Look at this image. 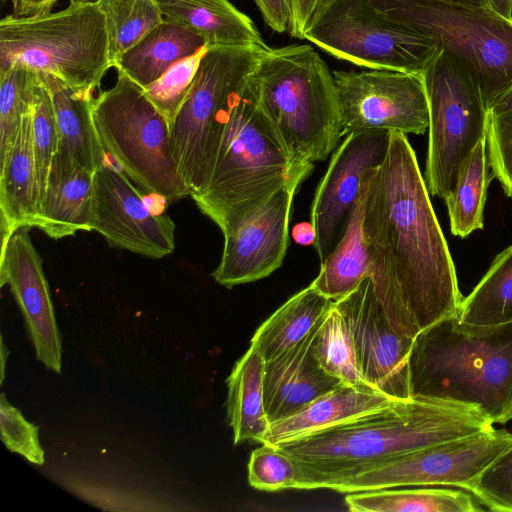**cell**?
Listing matches in <instances>:
<instances>
[{
	"label": "cell",
	"instance_id": "obj_36",
	"mask_svg": "<svg viewBox=\"0 0 512 512\" xmlns=\"http://www.w3.org/2000/svg\"><path fill=\"white\" fill-rule=\"evenodd\" d=\"M206 52L205 46L174 64L153 83L142 87L146 97L167 119L170 126L192 88Z\"/></svg>",
	"mask_w": 512,
	"mask_h": 512
},
{
	"label": "cell",
	"instance_id": "obj_45",
	"mask_svg": "<svg viewBox=\"0 0 512 512\" xmlns=\"http://www.w3.org/2000/svg\"><path fill=\"white\" fill-rule=\"evenodd\" d=\"M512 110V86L498 96L488 109L491 113H502Z\"/></svg>",
	"mask_w": 512,
	"mask_h": 512
},
{
	"label": "cell",
	"instance_id": "obj_46",
	"mask_svg": "<svg viewBox=\"0 0 512 512\" xmlns=\"http://www.w3.org/2000/svg\"><path fill=\"white\" fill-rule=\"evenodd\" d=\"M488 8L508 20H512V0H486Z\"/></svg>",
	"mask_w": 512,
	"mask_h": 512
},
{
	"label": "cell",
	"instance_id": "obj_13",
	"mask_svg": "<svg viewBox=\"0 0 512 512\" xmlns=\"http://www.w3.org/2000/svg\"><path fill=\"white\" fill-rule=\"evenodd\" d=\"M342 137L352 132L424 134L429 109L422 73L396 70L333 72Z\"/></svg>",
	"mask_w": 512,
	"mask_h": 512
},
{
	"label": "cell",
	"instance_id": "obj_20",
	"mask_svg": "<svg viewBox=\"0 0 512 512\" xmlns=\"http://www.w3.org/2000/svg\"><path fill=\"white\" fill-rule=\"evenodd\" d=\"M94 173L58 146L35 227L58 240L91 231Z\"/></svg>",
	"mask_w": 512,
	"mask_h": 512
},
{
	"label": "cell",
	"instance_id": "obj_18",
	"mask_svg": "<svg viewBox=\"0 0 512 512\" xmlns=\"http://www.w3.org/2000/svg\"><path fill=\"white\" fill-rule=\"evenodd\" d=\"M5 284L22 312L37 359L60 373L62 337L42 260L27 228H19L1 241L0 285Z\"/></svg>",
	"mask_w": 512,
	"mask_h": 512
},
{
	"label": "cell",
	"instance_id": "obj_41",
	"mask_svg": "<svg viewBox=\"0 0 512 512\" xmlns=\"http://www.w3.org/2000/svg\"><path fill=\"white\" fill-rule=\"evenodd\" d=\"M326 0H288L290 8L289 33L304 39Z\"/></svg>",
	"mask_w": 512,
	"mask_h": 512
},
{
	"label": "cell",
	"instance_id": "obj_8",
	"mask_svg": "<svg viewBox=\"0 0 512 512\" xmlns=\"http://www.w3.org/2000/svg\"><path fill=\"white\" fill-rule=\"evenodd\" d=\"M370 1L461 59L476 75L488 109L512 86V20L488 7L443 0Z\"/></svg>",
	"mask_w": 512,
	"mask_h": 512
},
{
	"label": "cell",
	"instance_id": "obj_31",
	"mask_svg": "<svg viewBox=\"0 0 512 512\" xmlns=\"http://www.w3.org/2000/svg\"><path fill=\"white\" fill-rule=\"evenodd\" d=\"M486 137L464 163L454 190L444 201L453 235L465 238L483 228V212L490 182Z\"/></svg>",
	"mask_w": 512,
	"mask_h": 512
},
{
	"label": "cell",
	"instance_id": "obj_5",
	"mask_svg": "<svg viewBox=\"0 0 512 512\" xmlns=\"http://www.w3.org/2000/svg\"><path fill=\"white\" fill-rule=\"evenodd\" d=\"M246 86L297 163L325 160L342 137L333 72L308 44L261 54Z\"/></svg>",
	"mask_w": 512,
	"mask_h": 512
},
{
	"label": "cell",
	"instance_id": "obj_2",
	"mask_svg": "<svg viewBox=\"0 0 512 512\" xmlns=\"http://www.w3.org/2000/svg\"><path fill=\"white\" fill-rule=\"evenodd\" d=\"M493 428L475 408L423 397L278 445L297 469L295 489H331L409 452Z\"/></svg>",
	"mask_w": 512,
	"mask_h": 512
},
{
	"label": "cell",
	"instance_id": "obj_48",
	"mask_svg": "<svg viewBox=\"0 0 512 512\" xmlns=\"http://www.w3.org/2000/svg\"><path fill=\"white\" fill-rule=\"evenodd\" d=\"M8 350L6 349V347L4 346V343L1 339V359H2V363H1V383L3 382V379H4V368H5V361H6V357L8 356Z\"/></svg>",
	"mask_w": 512,
	"mask_h": 512
},
{
	"label": "cell",
	"instance_id": "obj_19",
	"mask_svg": "<svg viewBox=\"0 0 512 512\" xmlns=\"http://www.w3.org/2000/svg\"><path fill=\"white\" fill-rule=\"evenodd\" d=\"M321 323L294 347L266 361L264 406L270 423L298 412L342 383L328 374L315 356Z\"/></svg>",
	"mask_w": 512,
	"mask_h": 512
},
{
	"label": "cell",
	"instance_id": "obj_4",
	"mask_svg": "<svg viewBox=\"0 0 512 512\" xmlns=\"http://www.w3.org/2000/svg\"><path fill=\"white\" fill-rule=\"evenodd\" d=\"M313 163H297L246 82L235 96L211 174L192 199L226 233Z\"/></svg>",
	"mask_w": 512,
	"mask_h": 512
},
{
	"label": "cell",
	"instance_id": "obj_11",
	"mask_svg": "<svg viewBox=\"0 0 512 512\" xmlns=\"http://www.w3.org/2000/svg\"><path fill=\"white\" fill-rule=\"evenodd\" d=\"M304 39L337 59L374 70L422 73L440 50L370 0H326Z\"/></svg>",
	"mask_w": 512,
	"mask_h": 512
},
{
	"label": "cell",
	"instance_id": "obj_15",
	"mask_svg": "<svg viewBox=\"0 0 512 512\" xmlns=\"http://www.w3.org/2000/svg\"><path fill=\"white\" fill-rule=\"evenodd\" d=\"M309 172L298 174L274 192L255 212L224 233L214 280L231 288L271 275L283 263L293 199Z\"/></svg>",
	"mask_w": 512,
	"mask_h": 512
},
{
	"label": "cell",
	"instance_id": "obj_1",
	"mask_svg": "<svg viewBox=\"0 0 512 512\" xmlns=\"http://www.w3.org/2000/svg\"><path fill=\"white\" fill-rule=\"evenodd\" d=\"M362 229L375 294L396 332L415 339L458 314L464 298L455 265L404 133L390 132L369 179Z\"/></svg>",
	"mask_w": 512,
	"mask_h": 512
},
{
	"label": "cell",
	"instance_id": "obj_47",
	"mask_svg": "<svg viewBox=\"0 0 512 512\" xmlns=\"http://www.w3.org/2000/svg\"><path fill=\"white\" fill-rule=\"evenodd\" d=\"M443 1H449L459 4H466L471 6H478V7H488L486 0H443Z\"/></svg>",
	"mask_w": 512,
	"mask_h": 512
},
{
	"label": "cell",
	"instance_id": "obj_6",
	"mask_svg": "<svg viewBox=\"0 0 512 512\" xmlns=\"http://www.w3.org/2000/svg\"><path fill=\"white\" fill-rule=\"evenodd\" d=\"M23 65L93 92L110 69L105 16L96 1L61 11L0 21V69Z\"/></svg>",
	"mask_w": 512,
	"mask_h": 512
},
{
	"label": "cell",
	"instance_id": "obj_42",
	"mask_svg": "<svg viewBox=\"0 0 512 512\" xmlns=\"http://www.w3.org/2000/svg\"><path fill=\"white\" fill-rule=\"evenodd\" d=\"M265 23L274 31H288L290 8L288 0H254Z\"/></svg>",
	"mask_w": 512,
	"mask_h": 512
},
{
	"label": "cell",
	"instance_id": "obj_44",
	"mask_svg": "<svg viewBox=\"0 0 512 512\" xmlns=\"http://www.w3.org/2000/svg\"><path fill=\"white\" fill-rule=\"evenodd\" d=\"M293 238L298 244L313 245L315 235L311 223H301L296 225L293 230Z\"/></svg>",
	"mask_w": 512,
	"mask_h": 512
},
{
	"label": "cell",
	"instance_id": "obj_7",
	"mask_svg": "<svg viewBox=\"0 0 512 512\" xmlns=\"http://www.w3.org/2000/svg\"><path fill=\"white\" fill-rule=\"evenodd\" d=\"M92 116L105 153L145 193L169 203L190 196L172 154L170 124L141 86L117 71L115 85L94 98Z\"/></svg>",
	"mask_w": 512,
	"mask_h": 512
},
{
	"label": "cell",
	"instance_id": "obj_24",
	"mask_svg": "<svg viewBox=\"0 0 512 512\" xmlns=\"http://www.w3.org/2000/svg\"><path fill=\"white\" fill-rule=\"evenodd\" d=\"M48 88L57 122L58 146L91 172L105 162L92 116L93 92L79 91L57 77L38 73Z\"/></svg>",
	"mask_w": 512,
	"mask_h": 512
},
{
	"label": "cell",
	"instance_id": "obj_16",
	"mask_svg": "<svg viewBox=\"0 0 512 512\" xmlns=\"http://www.w3.org/2000/svg\"><path fill=\"white\" fill-rule=\"evenodd\" d=\"M351 332L367 382L392 399L412 397L409 358L414 339L396 332L378 301L372 278L334 302Z\"/></svg>",
	"mask_w": 512,
	"mask_h": 512
},
{
	"label": "cell",
	"instance_id": "obj_33",
	"mask_svg": "<svg viewBox=\"0 0 512 512\" xmlns=\"http://www.w3.org/2000/svg\"><path fill=\"white\" fill-rule=\"evenodd\" d=\"M314 352L320 366L342 383L376 390L361 371L351 332L335 305L319 327Z\"/></svg>",
	"mask_w": 512,
	"mask_h": 512
},
{
	"label": "cell",
	"instance_id": "obj_50",
	"mask_svg": "<svg viewBox=\"0 0 512 512\" xmlns=\"http://www.w3.org/2000/svg\"><path fill=\"white\" fill-rule=\"evenodd\" d=\"M6 0H1L2 4L5 2Z\"/></svg>",
	"mask_w": 512,
	"mask_h": 512
},
{
	"label": "cell",
	"instance_id": "obj_17",
	"mask_svg": "<svg viewBox=\"0 0 512 512\" xmlns=\"http://www.w3.org/2000/svg\"><path fill=\"white\" fill-rule=\"evenodd\" d=\"M174 222L150 210L127 175L104 162L94 172L92 230L112 247L153 259L175 248Z\"/></svg>",
	"mask_w": 512,
	"mask_h": 512
},
{
	"label": "cell",
	"instance_id": "obj_12",
	"mask_svg": "<svg viewBox=\"0 0 512 512\" xmlns=\"http://www.w3.org/2000/svg\"><path fill=\"white\" fill-rule=\"evenodd\" d=\"M511 444V433L505 429L491 428L401 455L350 478L334 491L352 493L435 485H450L465 490Z\"/></svg>",
	"mask_w": 512,
	"mask_h": 512
},
{
	"label": "cell",
	"instance_id": "obj_22",
	"mask_svg": "<svg viewBox=\"0 0 512 512\" xmlns=\"http://www.w3.org/2000/svg\"><path fill=\"white\" fill-rule=\"evenodd\" d=\"M1 241L19 228L35 227L40 190L32 134V112L25 115L15 143L0 162Z\"/></svg>",
	"mask_w": 512,
	"mask_h": 512
},
{
	"label": "cell",
	"instance_id": "obj_34",
	"mask_svg": "<svg viewBox=\"0 0 512 512\" xmlns=\"http://www.w3.org/2000/svg\"><path fill=\"white\" fill-rule=\"evenodd\" d=\"M36 78L23 65L0 69V162L11 151L24 116L32 112Z\"/></svg>",
	"mask_w": 512,
	"mask_h": 512
},
{
	"label": "cell",
	"instance_id": "obj_10",
	"mask_svg": "<svg viewBox=\"0 0 512 512\" xmlns=\"http://www.w3.org/2000/svg\"><path fill=\"white\" fill-rule=\"evenodd\" d=\"M422 75L429 109L425 183L430 195L445 200L486 137L488 108L474 72L451 53L440 49Z\"/></svg>",
	"mask_w": 512,
	"mask_h": 512
},
{
	"label": "cell",
	"instance_id": "obj_40",
	"mask_svg": "<svg viewBox=\"0 0 512 512\" xmlns=\"http://www.w3.org/2000/svg\"><path fill=\"white\" fill-rule=\"evenodd\" d=\"M486 146L492 176L512 198V110L502 113L488 111Z\"/></svg>",
	"mask_w": 512,
	"mask_h": 512
},
{
	"label": "cell",
	"instance_id": "obj_37",
	"mask_svg": "<svg viewBox=\"0 0 512 512\" xmlns=\"http://www.w3.org/2000/svg\"><path fill=\"white\" fill-rule=\"evenodd\" d=\"M296 479L295 464L278 446L262 443L251 453L248 481L255 489L267 492L295 489Z\"/></svg>",
	"mask_w": 512,
	"mask_h": 512
},
{
	"label": "cell",
	"instance_id": "obj_21",
	"mask_svg": "<svg viewBox=\"0 0 512 512\" xmlns=\"http://www.w3.org/2000/svg\"><path fill=\"white\" fill-rule=\"evenodd\" d=\"M395 399L384 393L341 383L298 412L271 422L263 443L281 445L380 410Z\"/></svg>",
	"mask_w": 512,
	"mask_h": 512
},
{
	"label": "cell",
	"instance_id": "obj_49",
	"mask_svg": "<svg viewBox=\"0 0 512 512\" xmlns=\"http://www.w3.org/2000/svg\"><path fill=\"white\" fill-rule=\"evenodd\" d=\"M70 3H85V2H89L90 0H69Z\"/></svg>",
	"mask_w": 512,
	"mask_h": 512
},
{
	"label": "cell",
	"instance_id": "obj_23",
	"mask_svg": "<svg viewBox=\"0 0 512 512\" xmlns=\"http://www.w3.org/2000/svg\"><path fill=\"white\" fill-rule=\"evenodd\" d=\"M154 1L164 20L196 33L207 47L270 49L254 22L229 0Z\"/></svg>",
	"mask_w": 512,
	"mask_h": 512
},
{
	"label": "cell",
	"instance_id": "obj_28",
	"mask_svg": "<svg viewBox=\"0 0 512 512\" xmlns=\"http://www.w3.org/2000/svg\"><path fill=\"white\" fill-rule=\"evenodd\" d=\"M374 170L369 173L365 181L344 236L327 259L321 263L320 272L311 283L333 302L349 295L366 277L371 276L362 217L369 179Z\"/></svg>",
	"mask_w": 512,
	"mask_h": 512
},
{
	"label": "cell",
	"instance_id": "obj_29",
	"mask_svg": "<svg viewBox=\"0 0 512 512\" xmlns=\"http://www.w3.org/2000/svg\"><path fill=\"white\" fill-rule=\"evenodd\" d=\"M353 512H475L481 510L466 490L407 486L347 493Z\"/></svg>",
	"mask_w": 512,
	"mask_h": 512
},
{
	"label": "cell",
	"instance_id": "obj_38",
	"mask_svg": "<svg viewBox=\"0 0 512 512\" xmlns=\"http://www.w3.org/2000/svg\"><path fill=\"white\" fill-rule=\"evenodd\" d=\"M490 510L512 512V444L465 489Z\"/></svg>",
	"mask_w": 512,
	"mask_h": 512
},
{
	"label": "cell",
	"instance_id": "obj_26",
	"mask_svg": "<svg viewBox=\"0 0 512 512\" xmlns=\"http://www.w3.org/2000/svg\"><path fill=\"white\" fill-rule=\"evenodd\" d=\"M205 46L203 39L196 33L164 20L123 54L114 68L139 86L145 87L160 78L174 64Z\"/></svg>",
	"mask_w": 512,
	"mask_h": 512
},
{
	"label": "cell",
	"instance_id": "obj_32",
	"mask_svg": "<svg viewBox=\"0 0 512 512\" xmlns=\"http://www.w3.org/2000/svg\"><path fill=\"white\" fill-rule=\"evenodd\" d=\"M96 3L105 16L112 67L164 21L154 0H96Z\"/></svg>",
	"mask_w": 512,
	"mask_h": 512
},
{
	"label": "cell",
	"instance_id": "obj_35",
	"mask_svg": "<svg viewBox=\"0 0 512 512\" xmlns=\"http://www.w3.org/2000/svg\"><path fill=\"white\" fill-rule=\"evenodd\" d=\"M32 134L41 208L47 189L52 160L58 148L59 135L50 92L40 79L38 73L34 86L32 106Z\"/></svg>",
	"mask_w": 512,
	"mask_h": 512
},
{
	"label": "cell",
	"instance_id": "obj_39",
	"mask_svg": "<svg viewBox=\"0 0 512 512\" xmlns=\"http://www.w3.org/2000/svg\"><path fill=\"white\" fill-rule=\"evenodd\" d=\"M0 435L6 448L29 462L43 465L44 451L39 441V427L25 419L21 411L0 396Z\"/></svg>",
	"mask_w": 512,
	"mask_h": 512
},
{
	"label": "cell",
	"instance_id": "obj_43",
	"mask_svg": "<svg viewBox=\"0 0 512 512\" xmlns=\"http://www.w3.org/2000/svg\"><path fill=\"white\" fill-rule=\"evenodd\" d=\"M58 0H12L15 17H31L51 12Z\"/></svg>",
	"mask_w": 512,
	"mask_h": 512
},
{
	"label": "cell",
	"instance_id": "obj_9",
	"mask_svg": "<svg viewBox=\"0 0 512 512\" xmlns=\"http://www.w3.org/2000/svg\"><path fill=\"white\" fill-rule=\"evenodd\" d=\"M263 52L249 46L207 47L170 126L172 154L191 197L211 174L233 100Z\"/></svg>",
	"mask_w": 512,
	"mask_h": 512
},
{
	"label": "cell",
	"instance_id": "obj_14",
	"mask_svg": "<svg viewBox=\"0 0 512 512\" xmlns=\"http://www.w3.org/2000/svg\"><path fill=\"white\" fill-rule=\"evenodd\" d=\"M389 142L387 131L352 132L333 153L311 206L313 246L321 263L344 236L365 181L385 159Z\"/></svg>",
	"mask_w": 512,
	"mask_h": 512
},
{
	"label": "cell",
	"instance_id": "obj_27",
	"mask_svg": "<svg viewBox=\"0 0 512 512\" xmlns=\"http://www.w3.org/2000/svg\"><path fill=\"white\" fill-rule=\"evenodd\" d=\"M334 302L312 284L290 297L254 333L251 344L265 361L303 340L328 314Z\"/></svg>",
	"mask_w": 512,
	"mask_h": 512
},
{
	"label": "cell",
	"instance_id": "obj_3",
	"mask_svg": "<svg viewBox=\"0 0 512 512\" xmlns=\"http://www.w3.org/2000/svg\"><path fill=\"white\" fill-rule=\"evenodd\" d=\"M412 397L475 408L492 424L512 419V322L477 327L457 315L414 339L409 358Z\"/></svg>",
	"mask_w": 512,
	"mask_h": 512
},
{
	"label": "cell",
	"instance_id": "obj_25",
	"mask_svg": "<svg viewBox=\"0 0 512 512\" xmlns=\"http://www.w3.org/2000/svg\"><path fill=\"white\" fill-rule=\"evenodd\" d=\"M265 364L262 353L250 344L227 378V418L234 445L245 441L263 443L269 429L264 406Z\"/></svg>",
	"mask_w": 512,
	"mask_h": 512
},
{
	"label": "cell",
	"instance_id": "obj_30",
	"mask_svg": "<svg viewBox=\"0 0 512 512\" xmlns=\"http://www.w3.org/2000/svg\"><path fill=\"white\" fill-rule=\"evenodd\" d=\"M457 317L461 323L477 327L512 322V245L495 257L476 287L463 299Z\"/></svg>",
	"mask_w": 512,
	"mask_h": 512
}]
</instances>
